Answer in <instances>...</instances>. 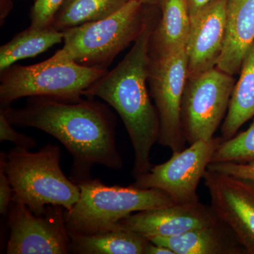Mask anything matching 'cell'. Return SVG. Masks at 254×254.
<instances>
[{"instance_id": "1", "label": "cell", "mask_w": 254, "mask_h": 254, "mask_svg": "<svg viewBox=\"0 0 254 254\" xmlns=\"http://www.w3.org/2000/svg\"><path fill=\"white\" fill-rule=\"evenodd\" d=\"M0 112L13 126L38 128L57 138L72 155L69 178L76 185L92 179L95 165L113 170L123 168L115 115L100 102L81 97H29L23 108Z\"/></svg>"}, {"instance_id": "2", "label": "cell", "mask_w": 254, "mask_h": 254, "mask_svg": "<svg viewBox=\"0 0 254 254\" xmlns=\"http://www.w3.org/2000/svg\"><path fill=\"white\" fill-rule=\"evenodd\" d=\"M156 23L148 18L143 32L123 60L83 95L104 100L120 115L134 151L131 172L134 179L148 173L153 166L150 152L160 136V119L148 88L150 40Z\"/></svg>"}, {"instance_id": "3", "label": "cell", "mask_w": 254, "mask_h": 254, "mask_svg": "<svg viewBox=\"0 0 254 254\" xmlns=\"http://www.w3.org/2000/svg\"><path fill=\"white\" fill-rule=\"evenodd\" d=\"M61 150L48 144L38 152L15 146L4 160L12 187L13 200L22 203L36 215L47 205H60L69 211L80 198L78 185L64 175L60 165Z\"/></svg>"}, {"instance_id": "4", "label": "cell", "mask_w": 254, "mask_h": 254, "mask_svg": "<svg viewBox=\"0 0 254 254\" xmlns=\"http://www.w3.org/2000/svg\"><path fill=\"white\" fill-rule=\"evenodd\" d=\"M80 198L66 211V227L71 235H93L117 230L120 220L131 214L176 204L158 189H142L130 185L108 186L99 179L78 184Z\"/></svg>"}, {"instance_id": "5", "label": "cell", "mask_w": 254, "mask_h": 254, "mask_svg": "<svg viewBox=\"0 0 254 254\" xmlns=\"http://www.w3.org/2000/svg\"><path fill=\"white\" fill-rule=\"evenodd\" d=\"M107 71L80 64L61 50L36 64H15L0 72V109L11 107L15 100L29 97L81 98Z\"/></svg>"}, {"instance_id": "6", "label": "cell", "mask_w": 254, "mask_h": 254, "mask_svg": "<svg viewBox=\"0 0 254 254\" xmlns=\"http://www.w3.org/2000/svg\"><path fill=\"white\" fill-rule=\"evenodd\" d=\"M145 6L138 0H130L108 17L66 30L60 50L83 66L107 69L143 32L150 17Z\"/></svg>"}, {"instance_id": "7", "label": "cell", "mask_w": 254, "mask_h": 254, "mask_svg": "<svg viewBox=\"0 0 254 254\" xmlns=\"http://www.w3.org/2000/svg\"><path fill=\"white\" fill-rule=\"evenodd\" d=\"M235 83L233 75L217 67L187 79L181 109L182 130L187 143L213 138L226 116Z\"/></svg>"}, {"instance_id": "8", "label": "cell", "mask_w": 254, "mask_h": 254, "mask_svg": "<svg viewBox=\"0 0 254 254\" xmlns=\"http://www.w3.org/2000/svg\"><path fill=\"white\" fill-rule=\"evenodd\" d=\"M187 79L186 48L164 58H150L148 83L160 119L158 143L173 153L186 148L181 109Z\"/></svg>"}, {"instance_id": "9", "label": "cell", "mask_w": 254, "mask_h": 254, "mask_svg": "<svg viewBox=\"0 0 254 254\" xmlns=\"http://www.w3.org/2000/svg\"><path fill=\"white\" fill-rule=\"evenodd\" d=\"M222 138L195 141L189 148L174 152L168 161L153 165L148 173L135 179L131 185L163 190L177 204L199 201L197 190Z\"/></svg>"}, {"instance_id": "10", "label": "cell", "mask_w": 254, "mask_h": 254, "mask_svg": "<svg viewBox=\"0 0 254 254\" xmlns=\"http://www.w3.org/2000/svg\"><path fill=\"white\" fill-rule=\"evenodd\" d=\"M65 213L64 207L48 205L44 213L36 215L26 205L12 199L6 215L10 231L6 254H70Z\"/></svg>"}, {"instance_id": "11", "label": "cell", "mask_w": 254, "mask_h": 254, "mask_svg": "<svg viewBox=\"0 0 254 254\" xmlns=\"http://www.w3.org/2000/svg\"><path fill=\"white\" fill-rule=\"evenodd\" d=\"M204 185L210 206L235 233L247 254H254V180L207 169Z\"/></svg>"}, {"instance_id": "12", "label": "cell", "mask_w": 254, "mask_h": 254, "mask_svg": "<svg viewBox=\"0 0 254 254\" xmlns=\"http://www.w3.org/2000/svg\"><path fill=\"white\" fill-rule=\"evenodd\" d=\"M228 0H215L190 18L186 46L188 79L215 68L226 35Z\"/></svg>"}, {"instance_id": "13", "label": "cell", "mask_w": 254, "mask_h": 254, "mask_svg": "<svg viewBox=\"0 0 254 254\" xmlns=\"http://www.w3.org/2000/svg\"><path fill=\"white\" fill-rule=\"evenodd\" d=\"M219 218L210 205L175 204L131 214L120 220L118 228L146 237L176 236L193 229L213 225Z\"/></svg>"}, {"instance_id": "14", "label": "cell", "mask_w": 254, "mask_h": 254, "mask_svg": "<svg viewBox=\"0 0 254 254\" xmlns=\"http://www.w3.org/2000/svg\"><path fill=\"white\" fill-rule=\"evenodd\" d=\"M254 43V0H228L225 45L215 67L237 74Z\"/></svg>"}, {"instance_id": "15", "label": "cell", "mask_w": 254, "mask_h": 254, "mask_svg": "<svg viewBox=\"0 0 254 254\" xmlns=\"http://www.w3.org/2000/svg\"><path fill=\"white\" fill-rule=\"evenodd\" d=\"M148 240L168 247L175 254H247L235 233L220 219L213 225L193 229L176 236L151 237Z\"/></svg>"}, {"instance_id": "16", "label": "cell", "mask_w": 254, "mask_h": 254, "mask_svg": "<svg viewBox=\"0 0 254 254\" xmlns=\"http://www.w3.org/2000/svg\"><path fill=\"white\" fill-rule=\"evenodd\" d=\"M162 17L150 36L151 59L164 58L186 48L190 18L185 0H164Z\"/></svg>"}, {"instance_id": "17", "label": "cell", "mask_w": 254, "mask_h": 254, "mask_svg": "<svg viewBox=\"0 0 254 254\" xmlns=\"http://www.w3.org/2000/svg\"><path fill=\"white\" fill-rule=\"evenodd\" d=\"M240 72L221 126L222 141L235 136L241 127L254 116V43L246 55Z\"/></svg>"}, {"instance_id": "18", "label": "cell", "mask_w": 254, "mask_h": 254, "mask_svg": "<svg viewBox=\"0 0 254 254\" xmlns=\"http://www.w3.org/2000/svg\"><path fill=\"white\" fill-rule=\"evenodd\" d=\"M70 254H145L150 242L135 232L117 229L93 235L69 234Z\"/></svg>"}, {"instance_id": "19", "label": "cell", "mask_w": 254, "mask_h": 254, "mask_svg": "<svg viewBox=\"0 0 254 254\" xmlns=\"http://www.w3.org/2000/svg\"><path fill=\"white\" fill-rule=\"evenodd\" d=\"M64 31L30 26L0 48V72L19 60L34 58L64 41Z\"/></svg>"}, {"instance_id": "20", "label": "cell", "mask_w": 254, "mask_h": 254, "mask_svg": "<svg viewBox=\"0 0 254 254\" xmlns=\"http://www.w3.org/2000/svg\"><path fill=\"white\" fill-rule=\"evenodd\" d=\"M130 0H65L51 23L52 27L64 31L84 23L111 16Z\"/></svg>"}, {"instance_id": "21", "label": "cell", "mask_w": 254, "mask_h": 254, "mask_svg": "<svg viewBox=\"0 0 254 254\" xmlns=\"http://www.w3.org/2000/svg\"><path fill=\"white\" fill-rule=\"evenodd\" d=\"M254 160V120L248 129L222 141L212 157L211 163H246Z\"/></svg>"}, {"instance_id": "22", "label": "cell", "mask_w": 254, "mask_h": 254, "mask_svg": "<svg viewBox=\"0 0 254 254\" xmlns=\"http://www.w3.org/2000/svg\"><path fill=\"white\" fill-rule=\"evenodd\" d=\"M65 0H36L31 10V26L47 28L51 26L55 14Z\"/></svg>"}, {"instance_id": "23", "label": "cell", "mask_w": 254, "mask_h": 254, "mask_svg": "<svg viewBox=\"0 0 254 254\" xmlns=\"http://www.w3.org/2000/svg\"><path fill=\"white\" fill-rule=\"evenodd\" d=\"M6 141L12 142L16 147L26 149L34 148L36 145L33 138L16 131L4 114L0 112V141Z\"/></svg>"}, {"instance_id": "24", "label": "cell", "mask_w": 254, "mask_h": 254, "mask_svg": "<svg viewBox=\"0 0 254 254\" xmlns=\"http://www.w3.org/2000/svg\"><path fill=\"white\" fill-rule=\"evenodd\" d=\"M208 170L218 173H225L240 178L254 180V160L246 163H210Z\"/></svg>"}, {"instance_id": "25", "label": "cell", "mask_w": 254, "mask_h": 254, "mask_svg": "<svg viewBox=\"0 0 254 254\" xmlns=\"http://www.w3.org/2000/svg\"><path fill=\"white\" fill-rule=\"evenodd\" d=\"M6 155L4 151L0 153V214L4 217L7 215L14 195L12 187L5 172Z\"/></svg>"}, {"instance_id": "26", "label": "cell", "mask_w": 254, "mask_h": 254, "mask_svg": "<svg viewBox=\"0 0 254 254\" xmlns=\"http://www.w3.org/2000/svg\"><path fill=\"white\" fill-rule=\"evenodd\" d=\"M185 1L190 13V18H191L215 0H185Z\"/></svg>"}, {"instance_id": "27", "label": "cell", "mask_w": 254, "mask_h": 254, "mask_svg": "<svg viewBox=\"0 0 254 254\" xmlns=\"http://www.w3.org/2000/svg\"><path fill=\"white\" fill-rule=\"evenodd\" d=\"M145 254H175L173 251L165 246L156 245L150 242L147 245Z\"/></svg>"}, {"instance_id": "28", "label": "cell", "mask_w": 254, "mask_h": 254, "mask_svg": "<svg viewBox=\"0 0 254 254\" xmlns=\"http://www.w3.org/2000/svg\"><path fill=\"white\" fill-rule=\"evenodd\" d=\"M145 6H161L164 0H138Z\"/></svg>"}]
</instances>
